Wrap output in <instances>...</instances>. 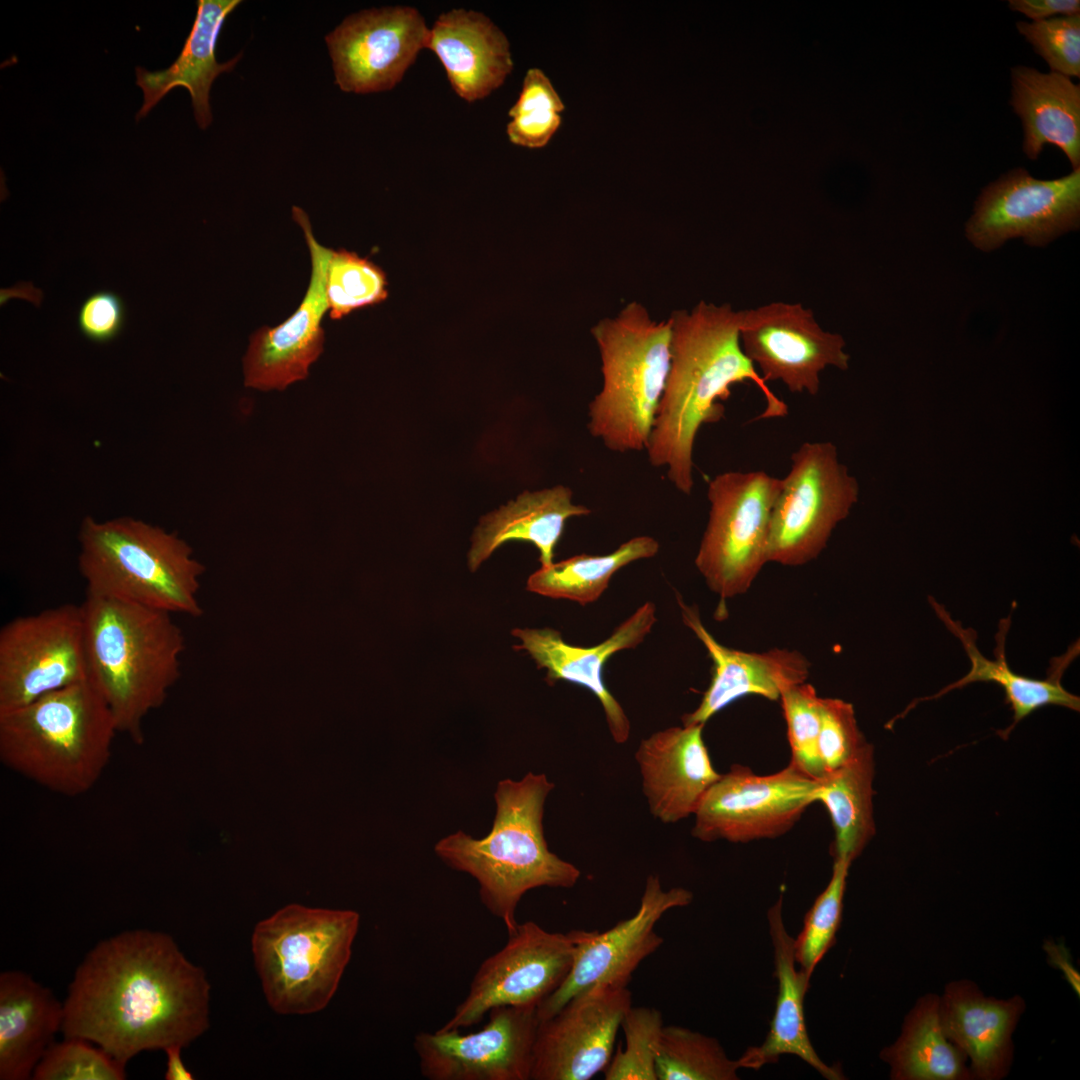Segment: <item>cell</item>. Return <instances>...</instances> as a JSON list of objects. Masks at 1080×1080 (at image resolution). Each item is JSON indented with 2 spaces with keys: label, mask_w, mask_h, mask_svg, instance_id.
<instances>
[{
  "label": "cell",
  "mask_w": 1080,
  "mask_h": 1080,
  "mask_svg": "<svg viewBox=\"0 0 1080 1080\" xmlns=\"http://www.w3.org/2000/svg\"><path fill=\"white\" fill-rule=\"evenodd\" d=\"M657 1080H736L740 1069L717 1039L689 1028L663 1027L656 1053Z\"/></svg>",
  "instance_id": "e575fe53"
},
{
  "label": "cell",
  "mask_w": 1080,
  "mask_h": 1080,
  "mask_svg": "<svg viewBox=\"0 0 1080 1080\" xmlns=\"http://www.w3.org/2000/svg\"><path fill=\"white\" fill-rule=\"evenodd\" d=\"M427 48L442 63L455 93L467 102L488 96L513 70L506 35L485 14L452 9L430 28Z\"/></svg>",
  "instance_id": "484cf974"
},
{
  "label": "cell",
  "mask_w": 1080,
  "mask_h": 1080,
  "mask_svg": "<svg viewBox=\"0 0 1080 1080\" xmlns=\"http://www.w3.org/2000/svg\"><path fill=\"white\" fill-rule=\"evenodd\" d=\"M565 105L550 79L539 68L527 71L517 101L510 108L509 140L526 148L544 147L561 125Z\"/></svg>",
  "instance_id": "d590c367"
},
{
  "label": "cell",
  "mask_w": 1080,
  "mask_h": 1080,
  "mask_svg": "<svg viewBox=\"0 0 1080 1080\" xmlns=\"http://www.w3.org/2000/svg\"><path fill=\"white\" fill-rule=\"evenodd\" d=\"M816 784L791 762L769 775L734 764L702 797L692 835L704 842L732 843L779 837L814 803Z\"/></svg>",
  "instance_id": "4fadbf2b"
},
{
  "label": "cell",
  "mask_w": 1080,
  "mask_h": 1080,
  "mask_svg": "<svg viewBox=\"0 0 1080 1080\" xmlns=\"http://www.w3.org/2000/svg\"><path fill=\"white\" fill-rule=\"evenodd\" d=\"M1018 32L1049 65L1051 72L1080 76V15L1016 23Z\"/></svg>",
  "instance_id": "b9f144b4"
},
{
  "label": "cell",
  "mask_w": 1080,
  "mask_h": 1080,
  "mask_svg": "<svg viewBox=\"0 0 1080 1080\" xmlns=\"http://www.w3.org/2000/svg\"><path fill=\"white\" fill-rule=\"evenodd\" d=\"M80 606L88 680L118 733L141 745L146 717L180 677L182 630L171 613L114 598L86 593Z\"/></svg>",
  "instance_id": "3957f363"
},
{
  "label": "cell",
  "mask_w": 1080,
  "mask_h": 1080,
  "mask_svg": "<svg viewBox=\"0 0 1080 1080\" xmlns=\"http://www.w3.org/2000/svg\"><path fill=\"white\" fill-rule=\"evenodd\" d=\"M740 343L764 382L779 380L792 393L816 395L826 367L848 368L843 337L824 331L800 303L776 301L741 310Z\"/></svg>",
  "instance_id": "2e32d148"
},
{
  "label": "cell",
  "mask_w": 1080,
  "mask_h": 1080,
  "mask_svg": "<svg viewBox=\"0 0 1080 1080\" xmlns=\"http://www.w3.org/2000/svg\"><path fill=\"white\" fill-rule=\"evenodd\" d=\"M81 1038L53 1043L34 1069V1080H123L126 1064Z\"/></svg>",
  "instance_id": "ab89813d"
},
{
  "label": "cell",
  "mask_w": 1080,
  "mask_h": 1080,
  "mask_svg": "<svg viewBox=\"0 0 1080 1080\" xmlns=\"http://www.w3.org/2000/svg\"><path fill=\"white\" fill-rule=\"evenodd\" d=\"M668 319L670 366L646 449L650 463L667 467L673 485L690 495L696 435L702 425L722 419L719 400L729 398L732 385L750 380L759 387L767 404L761 418L785 416L787 405L770 391L742 350L741 310L700 301Z\"/></svg>",
  "instance_id": "7a4b0ae2"
},
{
  "label": "cell",
  "mask_w": 1080,
  "mask_h": 1080,
  "mask_svg": "<svg viewBox=\"0 0 1080 1080\" xmlns=\"http://www.w3.org/2000/svg\"><path fill=\"white\" fill-rule=\"evenodd\" d=\"M79 542L86 593L171 614H202L197 594L205 567L177 535L134 518L86 517Z\"/></svg>",
  "instance_id": "8992f818"
},
{
  "label": "cell",
  "mask_w": 1080,
  "mask_h": 1080,
  "mask_svg": "<svg viewBox=\"0 0 1080 1080\" xmlns=\"http://www.w3.org/2000/svg\"><path fill=\"white\" fill-rule=\"evenodd\" d=\"M851 862L834 859L831 878L805 915L803 928L794 939L796 963L810 977L835 944L843 913V900Z\"/></svg>",
  "instance_id": "74e56055"
},
{
  "label": "cell",
  "mask_w": 1080,
  "mask_h": 1080,
  "mask_svg": "<svg viewBox=\"0 0 1080 1080\" xmlns=\"http://www.w3.org/2000/svg\"><path fill=\"white\" fill-rule=\"evenodd\" d=\"M241 3L239 0H199L197 13L183 49L171 66L164 70L148 71L136 67V84L142 89L143 104L136 120L145 117L173 88H186L191 96L195 119L201 129L212 122L209 93L219 74L231 71L241 54L219 63L215 48L226 17Z\"/></svg>",
  "instance_id": "83f0119b"
},
{
  "label": "cell",
  "mask_w": 1080,
  "mask_h": 1080,
  "mask_svg": "<svg viewBox=\"0 0 1080 1080\" xmlns=\"http://www.w3.org/2000/svg\"><path fill=\"white\" fill-rule=\"evenodd\" d=\"M182 1048L183 1047L179 1045H171L164 1049L167 1056L166 1072L164 1076L166 1080L194 1079L193 1074L183 1063L181 1057Z\"/></svg>",
  "instance_id": "7dc6e473"
},
{
  "label": "cell",
  "mask_w": 1080,
  "mask_h": 1080,
  "mask_svg": "<svg viewBox=\"0 0 1080 1080\" xmlns=\"http://www.w3.org/2000/svg\"><path fill=\"white\" fill-rule=\"evenodd\" d=\"M585 930L550 932L533 921L519 923L506 944L486 958L468 993L440 1028L478 1024L500 1006H539L567 977Z\"/></svg>",
  "instance_id": "8fae6325"
},
{
  "label": "cell",
  "mask_w": 1080,
  "mask_h": 1080,
  "mask_svg": "<svg viewBox=\"0 0 1080 1080\" xmlns=\"http://www.w3.org/2000/svg\"><path fill=\"white\" fill-rule=\"evenodd\" d=\"M1012 11L1024 14L1032 21L1049 19L1053 15H1080L1079 0H1009Z\"/></svg>",
  "instance_id": "f6af8a7d"
},
{
  "label": "cell",
  "mask_w": 1080,
  "mask_h": 1080,
  "mask_svg": "<svg viewBox=\"0 0 1080 1080\" xmlns=\"http://www.w3.org/2000/svg\"><path fill=\"white\" fill-rule=\"evenodd\" d=\"M303 231L311 260L310 281L298 308L275 327L263 326L250 337L243 360L244 384L262 391L286 389L304 380L324 349L322 319L328 311L326 277L333 249L315 238L306 212L292 207Z\"/></svg>",
  "instance_id": "ffe728a7"
},
{
  "label": "cell",
  "mask_w": 1080,
  "mask_h": 1080,
  "mask_svg": "<svg viewBox=\"0 0 1080 1080\" xmlns=\"http://www.w3.org/2000/svg\"><path fill=\"white\" fill-rule=\"evenodd\" d=\"M892 1080H973L965 1054L945 1035L940 995L919 997L897 1039L880 1052Z\"/></svg>",
  "instance_id": "1f68e13d"
},
{
  "label": "cell",
  "mask_w": 1080,
  "mask_h": 1080,
  "mask_svg": "<svg viewBox=\"0 0 1080 1080\" xmlns=\"http://www.w3.org/2000/svg\"><path fill=\"white\" fill-rule=\"evenodd\" d=\"M603 385L589 404L588 430L615 452L646 448L670 366L669 319L655 321L639 302L591 330Z\"/></svg>",
  "instance_id": "ba28073f"
},
{
  "label": "cell",
  "mask_w": 1080,
  "mask_h": 1080,
  "mask_svg": "<svg viewBox=\"0 0 1080 1080\" xmlns=\"http://www.w3.org/2000/svg\"><path fill=\"white\" fill-rule=\"evenodd\" d=\"M590 513L586 506L573 504L572 491L568 487L560 485L535 492L525 491L481 519L472 538L469 567L474 571L495 549L511 540L532 543L540 553L541 565L548 566L553 563L554 548L561 538L565 521Z\"/></svg>",
  "instance_id": "4dcf8cb0"
},
{
  "label": "cell",
  "mask_w": 1080,
  "mask_h": 1080,
  "mask_svg": "<svg viewBox=\"0 0 1080 1080\" xmlns=\"http://www.w3.org/2000/svg\"><path fill=\"white\" fill-rule=\"evenodd\" d=\"M929 602L944 625L962 643L970 660L971 668L959 680L947 685L934 695L916 699L911 706H915L921 701L938 699L952 690L960 689L971 683H996L1003 689L1005 702L1010 705L1013 712L1012 723L1007 728L997 732L1004 740L1009 737L1017 724L1042 707L1054 705L1077 712L1080 711V698L1066 690L1061 683L1065 670L1079 655V641L1074 642L1065 654L1051 660L1046 679L1025 677L1015 673L1009 667L1006 659L1005 643L1011 625L1010 615L999 622L998 632L995 636V659L991 660L986 658L977 648L976 633L973 629L964 628L960 622L953 620L945 608L937 603L935 599L929 597Z\"/></svg>",
  "instance_id": "d4e9b609"
},
{
  "label": "cell",
  "mask_w": 1080,
  "mask_h": 1080,
  "mask_svg": "<svg viewBox=\"0 0 1080 1080\" xmlns=\"http://www.w3.org/2000/svg\"><path fill=\"white\" fill-rule=\"evenodd\" d=\"M117 733L108 705L86 679L0 712V760L49 791L76 797L99 781Z\"/></svg>",
  "instance_id": "5b68a950"
},
{
  "label": "cell",
  "mask_w": 1080,
  "mask_h": 1080,
  "mask_svg": "<svg viewBox=\"0 0 1080 1080\" xmlns=\"http://www.w3.org/2000/svg\"><path fill=\"white\" fill-rule=\"evenodd\" d=\"M553 788L545 774L501 780L494 794V821L485 837L458 831L435 845L447 866L477 881L481 902L508 934L519 924L515 912L526 892L543 886L570 888L580 877L575 865L549 850L544 837V804Z\"/></svg>",
  "instance_id": "277c9868"
},
{
  "label": "cell",
  "mask_w": 1080,
  "mask_h": 1080,
  "mask_svg": "<svg viewBox=\"0 0 1080 1080\" xmlns=\"http://www.w3.org/2000/svg\"><path fill=\"white\" fill-rule=\"evenodd\" d=\"M659 543L650 536H637L606 555L580 554L542 566L527 580V589L546 597L568 599L586 605L597 601L613 575L626 565L653 557Z\"/></svg>",
  "instance_id": "836d02e7"
},
{
  "label": "cell",
  "mask_w": 1080,
  "mask_h": 1080,
  "mask_svg": "<svg viewBox=\"0 0 1080 1080\" xmlns=\"http://www.w3.org/2000/svg\"><path fill=\"white\" fill-rule=\"evenodd\" d=\"M683 623L705 646L712 661V676L698 707L682 716L684 726L703 724L716 713L748 695L779 700L782 692L805 683L809 661L798 651L775 648L745 652L719 643L704 627L698 609L677 595Z\"/></svg>",
  "instance_id": "7402d4cb"
},
{
  "label": "cell",
  "mask_w": 1080,
  "mask_h": 1080,
  "mask_svg": "<svg viewBox=\"0 0 1080 1080\" xmlns=\"http://www.w3.org/2000/svg\"><path fill=\"white\" fill-rule=\"evenodd\" d=\"M1013 111L1022 121L1023 151L1032 160L1045 144L1061 149L1074 169L1080 168V86L1059 73L1032 67L1011 69Z\"/></svg>",
  "instance_id": "f546056e"
},
{
  "label": "cell",
  "mask_w": 1080,
  "mask_h": 1080,
  "mask_svg": "<svg viewBox=\"0 0 1080 1080\" xmlns=\"http://www.w3.org/2000/svg\"><path fill=\"white\" fill-rule=\"evenodd\" d=\"M767 919L778 982L775 1011L765 1040L759 1046L748 1047L737 1059L738 1064L740 1068L758 1070L778 1062L782 1055L790 1054L801 1058L828 1080L844 1079L841 1068L827 1065L810 1041L804 998L811 977L796 968L794 939L787 932L782 917V896L768 910Z\"/></svg>",
  "instance_id": "4316f807"
},
{
  "label": "cell",
  "mask_w": 1080,
  "mask_h": 1080,
  "mask_svg": "<svg viewBox=\"0 0 1080 1080\" xmlns=\"http://www.w3.org/2000/svg\"><path fill=\"white\" fill-rule=\"evenodd\" d=\"M1043 950L1047 955L1048 963L1062 972L1065 980L1079 997L1080 974L1073 965L1070 952L1065 944L1055 940H1046L1043 944Z\"/></svg>",
  "instance_id": "bcb514c9"
},
{
  "label": "cell",
  "mask_w": 1080,
  "mask_h": 1080,
  "mask_svg": "<svg viewBox=\"0 0 1080 1080\" xmlns=\"http://www.w3.org/2000/svg\"><path fill=\"white\" fill-rule=\"evenodd\" d=\"M819 714L818 751L827 773L847 764L868 741L858 726L851 703L820 697Z\"/></svg>",
  "instance_id": "7bdbcfd3"
},
{
  "label": "cell",
  "mask_w": 1080,
  "mask_h": 1080,
  "mask_svg": "<svg viewBox=\"0 0 1080 1080\" xmlns=\"http://www.w3.org/2000/svg\"><path fill=\"white\" fill-rule=\"evenodd\" d=\"M656 607L647 601L622 622L603 642L580 647L565 642L559 631L551 628L514 629L520 645L538 668L547 671L545 680L553 685L559 680L580 685L592 692L599 700L612 738L625 743L630 735V721L616 698L606 687L603 667L615 653L638 646L656 623Z\"/></svg>",
  "instance_id": "44dd1931"
},
{
  "label": "cell",
  "mask_w": 1080,
  "mask_h": 1080,
  "mask_svg": "<svg viewBox=\"0 0 1080 1080\" xmlns=\"http://www.w3.org/2000/svg\"><path fill=\"white\" fill-rule=\"evenodd\" d=\"M88 679L80 605L19 616L0 630V712Z\"/></svg>",
  "instance_id": "7c38bea8"
},
{
  "label": "cell",
  "mask_w": 1080,
  "mask_h": 1080,
  "mask_svg": "<svg viewBox=\"0 0 1080 1080\" xmlns=\"http://www.w3.org/2000/svg\"><path fill=\"white\" fill-rule=\"evenodd\" d=\"M703 724L670 727L639 744L635 758L650 812L663 823L694 815L718 780L703 740Z\"/></svg>",
  "instance_id": "cb8c5ba5"
},
{
  "label": "cell",
  "mask_w": 1080,
  "mask_h": 1080,
  "mask_svg": "<svg viewBox=\"0 0 1080 1080\" xmlns=\"http://www.w3.org/2000/svg\"><path fill=\"white\" fill-rule=\"evenodd\" d=\"M627 987L600 984L539 1022L530 1080H588L604 1071L626 1011Z\"/></svg>",
  "instance_id": "ac0fdd59"
},
{
  "label": "cell",
  "mask_w": 1080,
  "mask_h": 1080,
  "mask_svg": "<svg viewBox=\"0 0 1080 1080\" xmlns=\"http://www.w3.org/2000/svg\"><path fill=\"white\" fill-rule=\"evenodd\" d=\"M359 925L356 911L298 904L257 923L251 949L269 1006L284 1015L323 1010L349 964Z\"/></svg>",
  "instance_id": "52a82bcc"
},
{
  "label": "cell",
  "mask_w": 1080,
  "mask_h": 1080,
  "mask_svg": "<svg viewBox=\"0 0 1080 1080\" xmlns=\"http://www.w3.org/2000/svg\"><path fill=\"white\" fill-rule=\"evenodd\" d=\"M537 1006L492 1009L479 1031L420 1032L413 1047L429 1080H530L539 1026Z\"/></svg>",
  "instance_id": "5bb4252c"
},
{
  "label": "cell",
  "mask_w": 1080,
  "mask_h": 1080,
  "mask_svg": "<svg viewBox=\"0 0 1080 1080\" xmlns=\"http://www.w3.org/2000/svg\"><path fill=\"white\" fill-rule=\"evenodd\" d=\"M387 295L386 275L379 266L355 252L333 250L326 277L331 319H341L355 310L378 304Z\"/></svg>",
  "instance_id": "8d00e7d4"
},
{
  "label": "cell",
  "mask_w": 1080,
  "mask_h": 1080,
  "mask_svg": "<svg viewBox=\"0 0 1080 1080\" xmlns=\"http://www.w3.org/2000/svg\"><path fill=\"white\" fill-rule=\"evenodd\" d=\"M782 479L764 471H727L708 485L709 519L695 564L721 600L748 591L768 562L772 511Z\"/></svg>",
  "instance_id": "9c48e42d"
},
{
  "label": "cell",
  "mask_w": 1080,
  "mask_h": 1080,
  "mask_svg": "<svg viewBox=\"0 0 1080 1080\" xmlns=\"http://www.w3.org/2000/svg\"><path fill=\"white\" fill-rule=\"evenodd\" d=\"M1026 1010L1020 995H985L968 979L949 982L940 995V1018L947 1038L967 1057L973 1080H1001L1013 1064V1034Z\"/></svg>",
  "instance_id": "603a6c76"
},
{
  "label": "cell",
  "mask_w": 1080,
  "mask_h": 1080,
  "mask_svg": "<svg viewBox=\"0 0 1080 1080\" xmlns=\"http://www.w3.org/2000/svg\"><path fill=\"white\" fill-rule=\"evenodd\" d=\"M126 307L115 292L100 290L90 294L81 304L77 314L80 332L87 339L106 343L115 339L123 330Z\"/></svg>",
  "instance_id": "ee69618b"
},
{
  "label": "cell",
  "mask_w": 1080,
  "mask_h": 1080,
  "mask_svg": "<svg viewBox=\"0 0 1080 1080\" xmlns=\"http://www.w3.org/2000/svg\"><path fill=\"white\" fill-rule=\"evenodd\" d=\"M874 777V746L868 742L847 764L816 780L813 800L829 812L834 830L833 859L852 863L874 837Z\"/></svg>",
  "instance_id": "d6a6232c"
},
{
  "label": "cell",
  "mask_w": 1080,
  "mask_h": 1080,
  "mask_svg": "<svg viewBox=\"0 0 1080 1080\" xmlns=\"http://www.w3.org/2000/svg\"><path fill=\"white\" fill-rule=\"evenodd\" d=\"M857 496V482L832 442L803 443L791 455L772 511L768 562L800 566L817 558Z\"/></svg>",
  "instance_id": "30bf717a"
},
{
  "label": "cell",
  "mask_w": 1080,
  "mask_h": 1080,
  "mask_svg": "<svg viewBox=\"0 0 1080 1080\" xmlns=\"http://www.w3.org/2000/svg\"><path fill=\"white\" fill-rule=\"evenodd\" d=\"M1080 168L1053 180L1033 178L1016 168L989 184L966 224L968 239L990 251L1011 238L1044 246L1079 227Z\"/></svg>",
  "instance_id": "9a60e30c"
},
{
  "label": "cell",
  "mask_w": 1080,
  "mask_h": 1080,
  "mask_svg": "<svg viewBox=\"0 0 1080 1080\" xmlns=\"http://www.w3.org/2000/svg\"><path fill=\"white\" fill-rule=\"evenodd\" d=\"M691 891L663 890L659 877L649 875L634 915L604 931H586L563 983L538 1006L539 1021L556 1013L579 993L600 984L627 987L640 963L664 942L656 923L670 909L692 902Z\"/></svg>",
  "instance_id": "d6986e66"
},
{
  "label": "cell",
  "mask_w": 1080,
  "mask_h": 1080,
  "mask_svg": "<svg viewBox=\"0 0 1080 1080\" xmlns=\"http://www.w3.org/2000/svg\"><path fill=\"white\" fill-rule=\"evenodd\" d=\"M210 984L164 932L130 930L99 942L63 1003L64 1037L127 1064L144 1051L188 1046L209 1028Z\"/></svg>",
  "instance_id": "6da1fadb"
},
{
  "label": "cell",
  "mask_w": 1080,
  "mask_h": 1080,
  "mask_svg": "<svg viewBox=\"0 0 1080 1080\" xmlns=\"http://www.w3.org/2000/svg\"><path fill=\"white\" fill-rule=\"evenodd\" d=\"M64 1006L22 971L0 974V1079H32L62 1029Z\"/></svg>",
  "instance_id": "f1b7e54d"
},
{
  "label": "cell",
  "mask_w": 1080,
  "mask_h": 1080,
  "mask_svg": "<svg viewBox=\"0 0 1080 1080\" xmlns=\"http://www.w3.org/2000/svg\"><path fill=\"white\" fill-rule=\"evenodd\" d=\"M664 1027L662 1014L651 1007L631 1006L621 1027L625 1046H618L603 1071L606 1080H657L656 1053Z\"/></svg>",
  "instance_id": "f35d334b"
},
{
  "label": "cell",
  "mask_w": 1080,
  "mask_h": 1080,
  "mask_svg": "<svg viewBox=\"0 0 1080 1080\" xmlns=\"http://www.w3.org/2000/svg\"><path fill=\"white\" fill-rule=\"evenodd\" d=\"M430 28L411 6H387L348 16L325 37L335 83L344 92L388 91L427 48Z\"/></svg>",
  "instance_id": "e0dca14e"
},
{
  "label": "cell",
  "mask_w": 1080,
  "mask_h": 1080,
  "mask_svg": "<svg viewBox=\"0 0 1080 1080\" xmlns=\"http://www.w3.org/2000/svg\"><path fill=\"white\" fill-rule=\"evenodd\" d=\"M819 699L815 688L808 683L786 688L779 699L787 725L791 763L815 780L826 774L818 751Z\"/></svg>",
  "instance_id": "60d3db41"
}]
</instances>
